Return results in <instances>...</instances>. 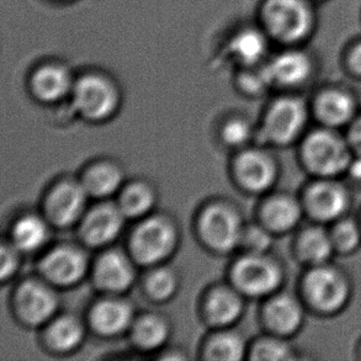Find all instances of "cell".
<instances>
[{"mask_svg":"<svg viewBox=\"0 0 361 361\" xmlns=\"http://www.w3.org/2000/svg\"><path fill=\"white\" fill-rule=\"evenodd\" d=\"M353 156L347 138L329 127L323 126L310 132L301 145L303 166L316 178L337 179L345 174Z\"/></svg>","mask_w":361,"mask_h":361,"instance_id":"cell-1","label":"cell"},{"mask_svg":"<svg viewBox=\"0 0 361 361\" xmlns=\"http://www.w3.org/2000/svg\"><path fill=\"white\" fill-rule=\"evenodd\" d=\"M301 288L308 307L324 316L342 312L352 293L345 274L329 263L310 267Z\"/></svg>","mask_w":361,"mask_h":361,"instance_id":"cell-2","label":"cell"},{"mask_svg":"<svg viewBox=\"0 0 361 361\" xmlns=\"http://www.w3.org/2000/svg\"><path fill=\"white\" fill-rule=\"evenodd\" d=\"M176 245V230L164 217L153 216L137 226L130 240V250L137 263L153 265L171 255Z\"/></svg>","mask_w":361,"mask_h":361,"instance_id":"cell-3","label":"cell"},{"mask_svg":"<svg viewBox=\"0 0 361 361\" xmlns=\"http://www.w3.org/2000/svg\"><path fill=\"white\" fill-rule=\"evenodd\" d=\"M307 121V105L301 99H279L265 115L260 136L274 146H286L302 135Z\"/></svg>","mask_w":361,"mask_h":361,"instance_id":"cell-4","label":"cell"},{"mask_svg":"<svg viewBox=\"0 0 361 361\" xmlns=\"http://www.w3.org/2000/svg\"><path fill=\"white\" fill-rule=\"evenodd\" d=\"M232 281L240 293L263 298L276 293L283 281V273L278 264L265 254L247 253L233 265Z\"/></svg>","mask_w":361,"mask_h":361,"instance_id":"cell-5","label":"cell"},{"mask_svg":"<svg viewBox=\"0 0 361 361\" xmlns=\"http://www.w3.org/2000/svg\"><path fill=\"white\" fill-rule=\"evenodd\" d=\"M303 210L317 224H333L347 214L350 196L336 178H317L306 188Z\"/></svg>","mask_w":361,"mask_h":361,"instance_id":"cell-6","label":"cell"},{"mask_svg":"<svg viewBox=\"0 0 361 361\" xmlns=\"http://www.w3.org/2000/svg\"><path fill=\"white\" fill-rule=\"evenodd\" d=\"M243 225L237 211L226 204H212L201 212L199 233L216 252H230L240 245Z\"/></svg>","mask_w":361,"mask_h":361,"instance_id":"cell-7","label":"cell"},{"mask_svg":"<svg viewBox=\"0 0 361 361\" xmlns=\"http://www.w3.org/2000/svg\"><path fill=\"white\" fill-rule=\"evenodd\" d=\"M264 20L269 31L281 41L293 42L306 36L311 27V13L302 0H268Z\"/></svg>","mask_w":361,"mask_h":361,"instance_id":"cell-8","label":"cell"},{"mask_svg":"<svg viewBox=\"0 0 361 361\" xmlns=\"http://www.w3.org/2000/svg\"><path fill=\"white\" fill-rule=\"evenodd\" d=\"M73 104L82 116L98 121L114 113L118 105V94L103 77L85 75L74 85Z\"/></svg>","mask_w":361,"mask_h":361,"instance_id":"cell-9","label":"cell"},{"mask_svg":"<svg viewBox=\"0 0 361 361\" xmlns=\"http://www.w3.org/2000/svg\"><path fill=\"white\" fill-rule=\"evenodd\" d=\"M59 298L47 283L26 280L16 288L14 307L20 319L30 326H39L54 317Z\"/></svg>","mask_w":361,"mask_h":361,"instance_id":"cell-10","label":"cell"},{"mask_svg":"<svg viewBox=\"0 0 361 361\" xmlns=\"http://www.w3.org/2000/svg\"><path fill=\"white\" fill-rule=\"evenodd\" d=\"M88 270L85 254L72 245H59L49 250L39 262V271L49 283L72 286L79 283Z\"/></svg>","mask_w":361,"mask_h":361,"instance_id":"cell-11","label":"cell"},{"mask_svg":"<svg viewBox=\"0 0 361 361\" xmlns=\"http://www.w3.org/2000/svg\"><path fill=\"white\" fill-rule=\"evenodd\" d=\"M87 196L82 183L66 180L54 185L44 201L49 222L59 227H68L82 220Z\"/></svg>","mask_w":361,"mask_h":361,"instance_id":"cell-12","label":"cell"},{"mask_svg":"<svg viewBox=\"0 0 361 361\" xmlns=\"http://www.w3.org/2000/svg\"><path fill=\"white\" fill-rule=\"evenodd\" d=\"M123 221L125 215L118 205L100 204L94 206L80 220V238L89 247H103L120 235Z\"/></svg>","mask_w":361,"mask_h":361,"instance_id":"cell-13","label":"cell"},{"mask_svg":"<svg viewBox=\"0 0 361 361\" xmlns=\"http://www.w3.org/2000/svg\"><path fill=\"white\" fill-rule=\"evenodd\" d=\"M237 181L250 192L269 190L278 178V166L271 157L260 149H247L235 161Z\"/></svg>","mask_w":361,"mask_h":361,"instance_id":"cell-14","label":"cell"},{"mask_svg":"<svg viewBox=\"0 0 361 361\" xmlns=\"http://www.w3.org/2000/svg\"><path fill=\"white\" fill-rule=\"evenodd\" d=\"M265 326L274 336L290 337L298 333L305 321L302 303L290 293H274L263 310Z\"/></svg>","mask_w":361,"mask_h":361,"instance_id":"cell-15","label":"cell"},{"mask_svg":"<svg viewBox=\"0 0 361 361\" xmlns=\"http://www.w3.org/2000/svg\"><path fill=\"white\" fill-rule=\"evenodd\" d=\"M93 278L95 285L104 291L122 293L131 288L135 280V270L125 254L110 250L97 260Z\"/></svg>","mask_w":361,"mask_h":361,"instance_id":"cell-16","label":"cell"},{"mask_svg":"<svg viewBox=\"0 0 361 361\" xmlns=\"http://www.w3.org/2000/svg\"><path fill=\"white\" fill-rule=\"evenodd\" d=\"M303 214L301 201L283 194L271 196L265 201L262 207V221L271 233H286L301 222Z\"/></svg>","mask_w":361,"mask_h":361,"instance_id":"cell-17","label":"cell"},{"mask_svg":"<svg viewBox=\"0 0 361 361\" xmlns=\"http://www.w3.org/2000/svg\"><path fill=\"white\" fill-rule=\"evenodd\" d=\"M90 323L95 332L103 336H116L133 323L131 305L118 298H106L94 305Z\"/></svg>","mask_w":361,"mask_h":361,"instance_id":"cell-18","label":"cell"},{"mask_svg":"<svg viewBox=\"0 0 361 361\" xmlns=\"http://www.w3.org/2000/svg\"><path fill=\"white\" fill-rule=\"evenodd\" d=\"M316 114L324 127H348L357 118V102L342 90H328L317 99Z\"/></svg>","mask_w":361,"mask_h":361,"instance_id":"cell-19","label":"cell"},{"mask_svg":"<svg viewBox=\"0 0 361 361\" xmlns=\"http://www.w3.org/2000/svg\"><path fill=\"white\" fill-rule=\"evenodd\" d=\"M296 254L308 267L329 263L336 254L329 231L319 224L305 228L296 240Z\"/></svg>","mask_w":361,"mask_h":361,"instance_id":"cell-20","label":"cell"},{"mask_svg":"<svg viewBox=\"0 0 361 361\" xmlns=\"http://www.w3.org/2000/svg\"><path fill=\"white\" fill-rule=\"evenodd\" d=\"M207 322L216 327H227L238 319L243 310V302L237 288L220 286L209 293L205 301Z\"/></svg>","mask_w":361,"mask_h":361,"instance_id":"cell-21","label":"cell"},{"mask_svg":"<svg viewBox=\"0 0 361 361\" xmlns=\"http://www.w3.org/2000/svg\"><path fill=\"white\" fill-rule=\"evenodd\" d=\"M267 72L271 83L293 87L302 84L308 78L311 73V63L303 54L288 52L274 59Z\"/></svg>","mask_w":361,"mask_h":361,"instance_id":"cell-22","label":"cell"},{"mask_svg":"<svg viewBox=\"0 0 361 361\" xmlns=\"http://www.w3.org/2000/svg\"><path fill=\"white\" fill-rule=\"evenodd\" d=\"M122 171L110 161H99L84 171L82 185L89 196L106 197L113 195L122 184Z\"/></svg>","mask_w":361,"mask_h":361,"instance_id":"cell-23","label":"cell"},{"mask_svg":"<svg viewBox=\"0 0 361 361\" xmlns=\"http://www.w3.org/2000/svg\"><path fill=\"white\" fill-rule=\"evenodd\" d=\"M32 89L36 97L42 102H57L63 98L71 89L69 74L59 66L42 67L35 73Z\"/></svg>","mask_w":361,"mask_h":361,"instance_id":"cell-24","label":"cell"},{"mask_svg":"<svg viewBox=\"0 0 361 361\" xmlns=\"http://www.w3.org/2000/svg\"><path fill=\"white\" fill-rule=\"evenodd\" d=\"M131 336L137 347L143 350H156L169 337V326L164 318L148 313L132 323Z\"/></svg>","mask_w":361,"mask_h":361,"instance_id":"cell-25","label":"cell"},{"mask_svg":"<svg viewBox=\"0 0 361 361\" xmlns=\"http://www.w3.org/2000/svg\"><path fill=\"white\" fill-rule=\"evenodd\" d=\"M84 329L78 319L72 316H61L51 321L46 329V342L56 352L67 353L78 347Z\"/></svg>","mask_w":361,"mask_h":361,"instance_id":"cell-26","label":"cell"},{"mask_svg":"<svg viewBox=\"0 0 361 361\" xmlns=\"http://www.w3.org/2000/svg\"><path fill=\"white\" fill-rule=\"evenodd\" d=\"M49 237V227L41 217L25 215L11 228V243L20 252H34L41 248Z\"/></svg>","mask_w":361,"mask_h":361,"instance_id":"cell-27","label":"cell"},{"mask_svg":"<svg viewBox=\"0 0 361 361\" xmlns=\"http://www.w3.org/2000/svg\"><path fill=\"white\" fill-rule=\"evenodd\" d=\"M154 202L156 195L151 186L142 181H133L122 189L118 207L125 217L137 219L148 214Z\"/></svg>","mask_w":361,"mask_h":361,"instance_id":"cell-28","label":"cell"},{"mask_svg":"<svg viewBox=\"0 0 361 361\" xmlns=\"http://www.w3.org/2000/svg\"><path fill=\"white\" fill-rule=\"evenodd\" d=\"M247 347L240 333H217L207 342L205 357L209 360L237 361L243 359Z\"/></svg>","mask_w":361,"mask_h":361,"instance_id":"cell-29","label":"cell"},{"mask_svg":"<svg viewBox=\"0 0 361 361\" xmlns=\"http://www.w3.org/2000/svg\"><path fill=\"white\" fill-rule=\"evenodd\" d=\"M336 254H350L357 252L361 245L360 221L342 217L333 222L329 230Z\"/></svg>","mask_w":361,"mask_h":361,"instance_id":"cell-30","label":"cell"},{"mask_svg":"<svg viewBox=\"0 0 361 361\" xmlns=\"http://www.w3.org/2000/svg\"><path fill=\"white\" fill-rule=\"evenodd\" d=\"M231 49L242 63L250 66L262 59L265 51V39L257 31L245 30L231 42Z\"/></svg>","mask_w":361,"mask_h":361,"instance_id":"cell-31","label":"cell"},{"mask_svg":"<svg viewBox=\"0 0 361 361\" xmlns=\"http://www.w3.org/2000/svg\"><path fill=\"white\" fill-rule=\"evenodd\" d=\"M249 357L257 361H286L295 359V353L283 337L271 336L254 343Z\"/></svg>","mask_w":361,"mask_h":361,"instance_id":"cell-32","label":"cell"},{"mask_svg":"<svg viewBox=\"0 0 361 361\" xmlns=\"http://www.w3.org/2000/svg\"><path fill=\"white\" fill-rule=\"evenodd\" d=\"M145 288L149 298L156 301H166L174 295L178 288L176 274L168 268H157L145 281Z\"/></svg>","mask_w":361,"mask_h":361,"instance_id":"cell-33","label":"cell"},{"mask_svg":"<svg viewBox=\"0 0 361 361\" xmlns=\"http://www.w3.org/2000/svg\"><path fill=\"white\" fill-rule=\"evenodd\" d=\"M271 232L265 226L244 227L240 235V245L247 253L265 254L271 247Z\"/></svg>","mask_w":361,"mask_h":361,"instance_id":"cell-34","label":"cell"},{"mask_svg":"<svg viewBox=\"0 0 361 361\" xmlns=\"http://www.w3.org/2000/svg\"><path fill=\"white\" fill-rule=\"evenodd\" d=\"M221 136L228 146H243L252 137V127L243 118H232L226 122Z\"/></svg>","mask_w":361,"mask_h":361,"instance_id":"cell-35","label":"cell"},{"mask_svg":"<svg viewBox=\"0 0 361 361\" xmlns=\"http://www.w3.org/2000/svg\"><path fill=\"white\" fill-rule=\"evenodd\" d=\"M19 249L11 245L4 244L1 248V279L5 281L6 279L14 275L18 265H19Z\"/></svg>","mask_w":361,"mask_h":361,"instance_id":"cell-36","label":"cell"},{"mask_svg":"<svg viewBox=\"0 0 361 361\" xmlns=\"http://www.w3.org/2000/svg\"><path fill=\"white\" fill-rule=\"evenodd\" d=\"M345 138L353 153L361 154V115H357V118L348 125Z\"/></svg>","mask_w":361,"mask_h":361,"instance_id":"cell-37","label":"cell"},{"mask_svg":"<svg viewBox=\"0 0 361 361\" xmlns=\"http://www.w3.org/2000/svg\"><path fill=\"white\" fill-rule=\"evenodd\" d=\"M345 176H348V178L354 183L361 184V154H354L353 156L352 161L348 166Z\"/></svg>","mask_w":361,"mask_h":361,"instance_id":"cell-38","label":"cell"},{"mask_svg":"<svg viewBox=\"0 0 361 361\" xmlns=\"http://www.w3.org/2000/svg\"><path fill=\"white\" fill-rule=\"evenodd\" d=\"M350 63H352L353 71L361 75V44H357V49H354L350 57Z\"/></svg>","mask_w":361,"mask_h":361,"instance_id":"cell-39","label":"cell"},{"mask_svg":"<svg viewBox=\"0 0 361 361\" xmlns=\"http://www.w3.org/2000/svg\"><path fill=\"white\" fill-rule=\"evenodd\" d=\"M360 225H361V220H360Z\"/></svg>","mask_w":361,"mask_h":361,"instance_id":"cell-40","label":"cell"}]
</instances>
